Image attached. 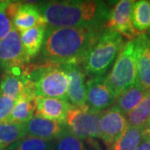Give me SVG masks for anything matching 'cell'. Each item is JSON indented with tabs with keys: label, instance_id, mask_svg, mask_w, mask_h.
I'll return each instance as SVG.
<instances>
[{
	"label": "cell",
	"instance_id": "obj_1",
	"mask_svg": "<svg viewBox=\"0 0 150 150\" xmlns=\"http://www.w3.org/2000/svg\"><path fill=\"white\" fill-rule=\"evenodd\" d=\"M103 28L48 26L40 51L42 58L50 64H81Z\"/></svg>",
	"mask_w": 150,
	"mask_h": 150
},
{
	"label": "cell",
	"instance_id": "obj_2",
	"mask_svg": "<svg viewBox=\"0 0 150 150\" xmlns=\"http://www.w3.org/2000/svg\"><path fill=\"white\" fill-rule=\"evenodd\" d=\"M49 27L104 28L110 9L103 1L62 0L38 4Z\"/></svg>",
	"mask_w": 150,
	"mask_h": 150
},
{
	"label": "cell",
	"instance_id": "obj_3",
	"mask_svg": "<svg viewBox=\"0 0 150 150\" xmlns=\"http://www.w3.org/2000/svg\"><path fill=\"white\" fill-rule=\"evenodd\" d=\"M123 44L122 35L104 28L81 64L86 76L91 78L105 75Z\"/></svg>",
	"mask_w": 150,
	"mask_h": 150
},
{
	"label": "cell",
	"instance_id": "obj_4",
	"mask_svg": "<svg viewBox=\"0 0 150 150\" xmlns=\"http://www.w3.org/2000/svg\"><path fill=\"white\" fill-rule=\"evenodd\" d=\"M25 73L33 83L36 97L68 100L69 77L59 65L48 64L37 68L28 65Z\"/></svg>",
	"mask_w": 150,
	"mask_h": 150
},
{
	"label": "cell",
	"instance_id": "obj_5",
	"mask_svg": "<svg viewBox=\"0 0 150 150\" xmlns=\"http://www.w3.org/2000/svg\"><path fill=\"white\" fill-rule=\"evenodd\" d=\"M137 51L134 40L124 43L106 80L115 99L137 83Z\"/></svg>",
	"mask_w": 150,
	"mask_h": 150
},
{
	"label": "cell",
	"instance_id": "obj_6",
	"mask_svg": "<svg viewBox=\"0 0 150 150\" xmlns=\"http://www.w3.org/2000/svg\"><path fill=\"white\" fill-rule=\"evenodd\" d=\"M100 114L90 110L87 105L71 106L68 112L65 127L79 139L100 138Z\"/></svg>",
	"mask_w": 150,
	"mask_h": 150
},
{
	"label": "cell",
	"instance_id": "obj_7",
	"mask_svg": "<svg viewBox=\"0 0 150 150\" xmlns=\"http://www.w3.org/2000/svg\"><path fill=\"white\" fill-rule=\"evenodd\" d=\"M30 59L24 51L20 33L14 28L0 40V68L6 72L18 73L25 70Z\"/></svg>",
	"mask_w": 150,
	"mask_h": 150
},
{
	"label": "cell",
	"instance_id": "obj_8",
	"mask_svg": "<svg viewBox=\"0 0 150 150\" xmlns=\"http://www.w3.org/2000/svg\"><path fill=\"white\" fill-rule=\"evenodd\" d=\"M135 1L121 0L112 7L105 27L118 33L120 35L133 40L139 33L134 29L132 23V11Z\"/></svg>",
	"mask_w": 150,
	"mask_h": 150
},
{
	"label": "cell",
	"instance_id": "obj_9",
	"mask_svg": "<svg viewBox=\"0 0 150 150\" xmlns=\"http://www.w3.org/2000/svg\"><path fill=\"white\" fill-rule=\"evenodd\" d=\"M86 105L92 111L103 112L115 102V98L106 80V75L91 77L86 82Z\"/></svg>",
	"mask_w": 150,
	"mask_h": 150
},
{
	"label": "cell",
	"instance_id": "obj_10",
	"mask_svg": "<svg viewBox=\"0 0 150 150\" xmlns=\"http://www.w3.org/2000/svg\"><path fill=\"white\" fill-rule=\"evenodd\" d=\"M129 125L125 116L116 108H111L100 114V139L110 148L128 129Z\"/></svg>",
	"mask_w": 150,
	"mask_h": 150
},
{
	"label": "cell",
	"instance_id": "obj_11",
	"mask_svg": "<svg viewBox=\"0 0 150 150\" xmlns=\"http://www.w3.org/2000/svg\"><path fill=\"white\" fill-rule=\"evenodd\" d=\"M69 77V88L67 92V99L72 106L80 107L86 104L87 86L86 74L79 64H59Z\"/></svg>",
	"mask_w": 150,
	"mask_h": 150
},
{
	"label": "cell",
	"instance_id": "obj_12",
	"mask_svg": "<svg viewBox=\"0 0 150 150\" xmlns=\"http://www.w3.org/2000/svg\"><path fill=\"white\" fill-rule=\"evenodd\" d=\"M0 92L14 101L22 96L36 97L33 83L25 70L19 73L6 72L0 81Z\"/></svg>",
	"mask_w": 150,
	"mask_h": 150
},
{
	"label": "cell",
	"instance_id": "obj_13",
	"mask_svg": "<svg viewBox=\"0 0 150 150\" xmlns=\"http://www.w3.org/2000/svg\"><path fill=\"white\" fill-rule=\"evenodd\" d=\"M34 116L49 119L65 125L68 112L71 108V103L68 100L54 98H35Z\"/></svg>",
	"mask_w": 150,
	"mask_h": 150
},
{
	"label": "cell",
	"instance_id": "obj_14",
	"mask_svg": "<svg viewBox=\"0 0 150 150\" xmlns=\"http://www.w3.org/2000/svg\"><path fill=\"white\" fill-rule=\"evenodd\" d=\"M134 40L137 51V83L150 90V35L139 33Z\"/></svg>",
	"mask_w": 150,
	"mask_h": 150
},
{
	"label": "cell",
	"instance_id": "obj_15",
	"mask_svg": "<svg viewBox=\"0 0 150 150\" xmlns=\"http://www.w3.org/2000/svg\"><path fill=\"white\" fill-rule=\"evenodd\" d=\"M12 23L18 33L36 26L48 25L37 4L24 2H20Z\"/></svg>",
	"mask_w": 150,
	"mask_h": 150
},
{
	"label": "cell",
	"instance_id": "obj_16",
	"mask_svg": "<svg viewBox=\"0 0 150 150\" xmlns=\"http://www.w3.org/2000/svg\"><path fill=\"white\" fill-rule=\"evenodd\" d=\"M26 134L44 140H54L63 132L65 125L49 119L33 116L28 122L24 123Z\"/></svg>",
	"mask_w": 150,
	"mask_h": 150
},
{
	"label": "cell",
	"instance_id": "obj_17",
	"mask_svg": "<svg viewBox=\"0 0 150 150\" xmlns=\"http://www.w3.org/2000/svg\"><path fill=\"white\" fill-rule=\"evenodd\" d=\"M149 91V90H146L136 83L134 85L123 91L115 99L113 107L116 108L123 115L126 116L139 104Z\"/></svg>",
	"mask_w": 150,
	"mask_h": 150
},
{
	"label": "cell",
	"instance_id": "obj_18",
	"mask_svg": "<svg viewBox=\"0 0 150 150\" xmlns=\"http://www.w3.org/2000/svg\"><path fill=\"white\" fill-rule=\"evenodd\" d=\"M47 27V25H40L19 33L23 47L30 60L41 51Z\"/></svg>",
	"mask_w": 150,
	"mask_h": 150
},
{
	"label": "cell",
	"instance_id": "obj_19",
	"mask_svg": "<svg viewBox=\"0 0 150 150\" xmlns=\"http://www.w3.org/2000/svg\"><path fill=\"white\" fill-rule=\"evenodd\" d=\"M35 98L22 96L15 101L13 111L7 121L24 124L33 117L35 112Z\"/></svg>",
	"mask_w": 150,
	"mask_h": 150
},
{
	"label": "cell",
	"instance_id": "obj_20",
	"mask_svg": "<svg viewBox=\"0 0 150 150\" xmlns=\"http://www.w3.org/2000/svg\"><path fill=\"white\" fill-rule=\"evenodd\" d=\"M132 23L139 33L150 29V1H135L132 11Z\"/></svg>",
	"mask_w": 150,
	"mask_h": 150
},
{
	"label": "cell",
	"instance_id": "obj_21",
	"mask_svg": "<svg viewBox=\"0 0 150 150\" xmlns=\"http://www.w3.org/2000/svg\"><path fill=\"white\" fill-rule=\"evenodd\" d=\"M27 136L24 124L4 121L0 123V144L6 147L17 143Z\"/></svg>",
	"mask_w": 150,
	"mask_h": 150
},
{
	"label": "cell",
	"instance_id": "obj_22",
	"mask_svg": "<svg viewBox=\"0 0 150 150\" xmlns=\"http://www.w3.org/2000/svg\"><path fill=\"white\" fill-rule=\"evenodd\" d=\"M129 127H144L150 118V90L133 111L125 116Z\"/></svg>",
	"mask_w": 150,
	"mask_h": 150
},
{
	"label": "cell",
	"instance_id": "obj_23",
	"mask_svg": "<svg viewBox=\"0 0 150 150\" xmlns=\"http://www.w3.org/2000/svg\"><path fill=\"white\" fill-rule=\"evenodd\" d=\"M145 127V126H144ZM144 127H129L123 136L109 148L110 150H136L142 139Z\"/></svg>",
	"mask_w": 150,
	"mask_h": 150
},
{
	"label": "cell",
	"instance_id": "obj_24",
	"mask_svg": "<svg viewBox=\"0 0 150 150\" xmlns=\"http://www.w3.org/2000/svg\"><path fill=\"white\" fill-rule=\"evenodd\" d=\"M54 140H44L27 135L17 143L10 145L7 150H53Z\"/></svg>",
	"mask_w": 150,
	"mask_h": 150
},
{
	"label": "cell",
	"instance_id": "obj_25",
	"mask_svg": "<svg viewBox=\"0 0 150 150\" xmlns=\"http://www.w3.org/2000/svg\"><path fill=\"white\" fill-rule=\"evenodd\" d=\"M53 150H86V149L83 141L71 134L65 127L63 132L54 139Z\"/></svg>",
	"mask_w": 150,
	"mask_h": 150
},
{
	"label": "cell",
	"instance_id": "obj_26",
	"mask_svg": "<svg viewBox=\"0 0 150 150\" xmlns=\"http://www.w3.org/2000/svg\"><path fill=\"white\" fill-rule=\"evenodd\" d=\"M10 1H0V40H2L11 32L13 28V23L6 13V8Z\"/></svg>",
	"mask_w": 150,
	"mask_h": 150
},
{
	"label": "cell",
	"instance_id": "obj_27",
	"mask_svg": "<svg viewBox=\"0 0 150 150\" xmlns=\"http://www.w3.org/2000/svg\"><path fill=\"white\" fill-rule=\"evenodd\" d=\"M15 101L0 92V123L7 121L10 116Z\"/></svg>",
	"mask_w": 150,
	"mask_h": 150
},
{
	"label": "cell",
	"instance_id": "obj_28",
	"mask_svg": "<svg viewBox=\"0 0 150 150\" xmlns=\"http://www.w3.org/2000/svg\"><path fill=\"white\" fill-rule=\"evenodd\" d=\"M136 150H150V131L145 125L142 139Z\"/></svg>",
	"mask_w": 150,
	"mask_h": 150
},
{
	"label": "cell",
	"instance_id": "obj_29",
	"mask_svg": "<svg viewBox=\"0 0 150 150\" xmlns=\"http://www.w3.org/2000/svg\"><path fill=\"white\" fill-rule=\"evenodd\" d=\"M146 127H147V129H149L150 131V118L149 119V121L147 122V124H146Z\"/></svg>",
	"mask_w": 150,
	"mask_h": 150
},
{
	"label": "cell",
	"instance_id": "obj_30",
	"mask_svg": "<svg viewBox=\"0 0 150 150\" xmlns=\"http://www.w3.org/2000/svg\"><path fill=\"white\" fill-rule=\"evenodd\" d=\"M6 148H7L6 146H4V145H3L0 144V150H5Z\"/></svg>",
	"mask_w": 150,
	"mask_h": 150
}]
</instances>
